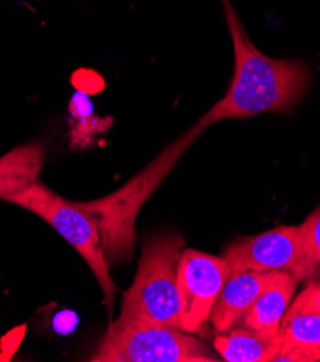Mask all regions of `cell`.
<instances>
[{
    "label": "cell",
    "mask_w": 320,
    "mask_h": 362,
    "mask_svg": "<svg viewBox=\"0 0 320 362\" xmlns=\"http://www.w3.org/2000/svg\"><path fill=\"white\" fill-rule=\"evenodd\" d=\"M184 247V237L174 233L155 235L145 243L134 281L123 295L116 322L182 329L177 264Z\"/></svg>",
    "instance_id": "obj_3"
},
{
    "label": "cell",
    "mask_w": 320,
    "mask_h": 362,
    "mask_svg": "<svg viewBox=\"0 0 320 362\" xmlns=\"http://www.w3.org/2000/svg\"><path fill=\"white\" fill-rule=\"evenodd\" d=\"M303 312L320 315V280L319 279L312 280L304 287V291L289 306L284 317L296 315V313H303Z\"/></svg>",
    "instance_id": "obj_15"
},
{
    "label": "cell",
    "mask_w": 320,
    "mask_h": 362,
    "mask_svg": "<svg viewBox=\"0 0 320 362\" xmlns=\"http://www.w3.org/2000/svg\"><path fill=\"white\" fill-rule=\"evenodd\" d=\"M228 273L224 257L192 248L182 251L177 264L182 331L198 334L203 328Z\"/></svg>",
    "instance_id": "obj_6"
},
{
    "label": "cell",
    "mask_w": 320,
    "mask_h": 362,
    "mask_svg": "<svg viewBox=\"0 0 320 362\" xmlns=\"http://www.w3.org/2000/svg\"><path fill=\"white\" fill-rule=\"evenodd\" d=\"M297 279L288 270L267 286L238 323L245 328L277 334L297 287Z\"/></svg>",
    "instance_id": "obj_10"
},
{
    "label": "cell",
    "mask_w": 320,
    "mask_h": 362,
    "mask_svg": "<svg viewBox=\"0 0 320 362\" xmlns=\"http://www.w3.org/2000/svg\"><path fill=\"white\" fill-rule=\"evenodd\" d=\"M47 149L41 141H29L0 156V199L8 201L40 180Z\"/></svg>",
    "instance_id": "obj_9"
},
{
    "label": "cell",
    "mask_w": 320,
    "mask_h": 362,
    "mask_svg": "<svg viewBox=\"0 0 320 362\" xmlns=\"http://www.w3.org/2000/svg\"><path fill=\"white\" fill-rule=\"evenodd\" d=\"M300 250L295 269L290 272L297 281L313 279L320 266V208L299 226Z\"/></svg>",
    "instance_id": "obj_13"
},
{
    "label": "cell",
    "mask_w": 320,
    "mask_h": 362,
    "mask_svg": "<svg viewBox=\"0 0 320 362\" xmlns=\"http://www.w3.org/2000/svg\"><path fill=\"white\" fill-rule=\"evenodd\" d=\"M234 47V74L227 94L196 123L202 130L228 119L288 113L307 91L309 68L293 59H275L250 41L230 0H223Z\"/></svg>",
    "instance_id": "obj_1"
},
{
    "label": "cell",
    "mask_w": 320,
    "mask_h": 362,
    "mask_svg": "<svg viewBox=\"0 0 320 362\" xmlns=\"http://www.w3.org/2000/svg\"><path fill=\"white\" fill-rule=\"evenodd\" d=\"M69 113L71 117L77 122L73 133H71V141L81 148H85L97 133L109 130L113 123L112 119H101L94 115L93 103L83 91H77L71 98Z\"/></svg>",
    "instance_id": "obj_14"
},
{
    "label": "cell",
    "mask_w": 320,
    "mask_h": 362,
    "mask_svg": "<svg viewBox=\"0 0 320 362\" xmlns=\"http://www.w3.org/2000/svg\"><path fill=\"white\" fill-rule=\"evenodd\" d=\"M90 361L94 362H217L205 342L170 327L112 322Z\"/></svg>",
    "instance_id": "obj_5"
},
{
    "label": "cell",
    "mask_w": 320,
    "mask_h": 362,
    "mask_svg": "<svg viewBox=\"0 0 320 362\" xmlns=\"http://www.w3.org/2000/svg\"><path fill=\"white\" fill-rule=\"evenodd\" d=\"M8 202L41 216L73 245L97 279L105 305L110 306L113 303L117 286L105 262L97 224L88 212L80 208L76 201L65 199L55 194L40 180L25 191L8 198Z\"/></svg>",
    "instance_id": "obj_4"
},
{
    "label": "cell",
    "mask_w": 320,
    "mask_h": 362,
    "mask_svg": "<svg viewBox=\"0 0 320 362\" xmlns=\"http://www.w3.org/2000/svg\"><path fill=\"white\" fill-rule=\"evenodd\" d=\"M281 346L277 334L245 327H232L217 334L213 348L228 362H270Z\"/></svg>",
    "instance_id": "obj_11"
},
{
    "label": "cell",
    "mask_w": 320,
    "mask_h": 362,
    "mask_svg": "<svg viewBox=\"0 0 320 362\" xmlns=\"http://www.w3.org/2000/svg\"><path fill=\"white\" fill-rule=\"evenodd\" d=\"M280 272H234L228 277L217 298L209 316L215 334L231 329L248 312L264 288L270 286L281 273Z\"/></svg>",
    "instance_id": "obj_8"
},
{
    "label": "cell",
    "mask_w": 320,
    "mask_h": 362,
    "mask_svg": "<svg viewBox=\"0 0 320 362\" xmlns=\"http://www.w3.org/2000/svg\"><path fill=\"white\" fill-rule=\"evenodd\" d=\"M278 337L281 346H295L314 352L320 348V315L303 312L283 317Z\"/></svg>",
    "instance_id": "obj_12"
},
{
    "label": "cell",
    "mask_w": 320,
    "mask_h": 362,
    "mask_svg": "<svg viewBox=\"0 0 320 362\" xmlns=\"http://www.w3.org/2000/svg\"><path fill=\"white\" fill-rule=\"evenodd\" d=\"M299 227H278L231 243L224 259L228 272H292L299 259Z\"/></svg>",
    "instance_id": "obj_7"
},
{
    "label": "cell",
    "mask_w": 320,
    "mask_h": 362,
    "mask_svg": "<svg viewBox=\"0 0 320 362\" xmlns=\"http://www.w3.org/2000/svg\"><path fill=\"white\" fill-rule=\"evenodd\" d=\"M202 132L195 124L184 136L170 143L156 159L114 194L88 202L76 201L95 221L109 267L131 259L136 245V220L140 208Z\"/></svg>",
    "instance_id": "obj_2"
},
{
    "label": "cell",
    "mask_w": 320,
    "mask_h": 362,
    "mask_svg": "<svg viewBox=\"0 0 320 362\" xmlns=\"http://www.w3.org/2000/svg\"><path fill=\"white\" fill-rule=\"evenodd\" d=\"M313 355H314V359H316V361H320V348L316 349V351L313 352Z\"/></svg>",
    "instance_id": "obj_16"
},
{
    "label": "cell",
    "mask_w": 320,
    "mask_h": 362,
    "mask_svg": "<svg viewBox=\"0 0 320 362\" xmlns=\"http://www.w3.org/2000/svg\"><path fill=\"white\" fill-rule=\"evenodd\" d=\"M313 279H319V280H320V266L317 267V270H316V273H314Z\"/></svg>",
    "instance_id": "obj_17"
}]
</instances>
